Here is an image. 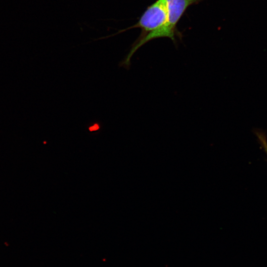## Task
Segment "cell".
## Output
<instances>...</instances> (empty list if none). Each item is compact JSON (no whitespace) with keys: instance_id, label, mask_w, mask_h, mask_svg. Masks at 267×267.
Masks as SVG:
<instances>
[{"instance_id":"6da1fadb","label":"cell","mask_w":267,"mask_h":267,"mask_svg":"<svg viewBox=\"0 0 267 267\" xmlns=\"http://www.w3.org/2000/svg\"><path fill=\"white\" fill-rule=\"evenodd\" d=\"M168 8V16L165 23L159 29L151 32L143 38L136 40L132 48L121 63L122 66L128 68L131 59L135 51L148 42L159 38H169L176 43V26L187 8L191 5L197 4L203 0H166Z\"/></svg>"},{"instance_id":"7a4b0ae2","label":"cell","mask_w":267,"mask_h":267,"mask_svg":"<svg viewBox=\"0 0 267 267\" xmlns=\"http://www.w3.org/2000/svg\"><path fill=\"white\" fill-rule=\"evenodd\" d=\"M168 16V8L166 0H157L148 6L134 25L118 31L111 36L116 35L133 28H139L141 33L137 40L143 38L147 34L153 32L163 26Z\"/></svg>"},{"instance_id":"3957f363","label":"cell","mask_w":267,"mask_h":267,"mask_svg":"<svg viewBox=\"0 0 267 267\" xmlns=\"http://www.w3.org/2000/svg\"><path fill=\"white\" fill-rule=\"evenodd\" d=\"M253 133L265 152L267 157V136L266 132L261 129H255L253 130Z\"/></svg>"}]
</instances>
